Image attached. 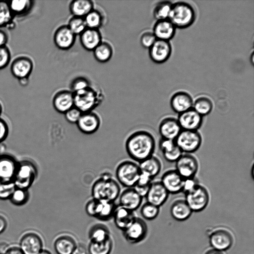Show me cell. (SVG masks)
I'll return each instance as SVG.
<instances>
[{"mask_svg":"<svg viewBox=\"0 0 254 254\" xmlns=\"http://www.w3.org/2000/svg\"><path fill=\"white\" fill-rule=\"evenodd\" d=\"M156 141L149 131L139 130L133 132L127 139L125 148L128 155L138 163L153 155Z\"/></svg>","mask_w":254,"mask_h":254,"instance_id":"obj_1","label":"cell"},{"mask_svg":"<svg viewBox=\"0 0 254 254\" xmlns=\"http://www.w3.org/2000/svg\"><path fill=\"white\" fill-rule=\"evenodd\" d=\"M120 185L109 172L103 173L93 184L91 193L92 198L115 202L121 192Z\"/></svg>","mask_w":254,"mask_h":254,"instance_id":"obj_2","label":"cell"},{"mask_svg":"<svg viewBox=\"0 0 254 254\" xmlns=\"http://www.w3.org/2000/svg\"><path fill=\"white\" fill-rule=\"evenodd\" d=\"M195 18L194 9L190 4L184 1L172 4L168 19L176 28H187L193 23Z\"/></svg>","mask_w":254,"mask_h":254,"instance_id":"obj_3","label":"cell"},{"mask_svg":"<svg viewBox=\"0 0 254 254\" xmlns=\"http://www.w3.org/2000/svg\"><path fill=\"white\" fill-rule=\"evenodd\" d=\"M73 93L74 107L82 113L93 111L103 101V95L91 86Z\"/></svg>","mask_w":254,"mask_h":254,"instance_id":"obj_4","label":"cell"},{"mask_svg":"<svg viewBox=\"0 0 254 254\" xmlns=\"http://www.w3.org/2000/svg\"><path fill=\"white\" fill-rule=\"evenodd\" d=\"M140 174L138 164L131 160L122 161L116 169L117 181L126 188H133L135 186Z\"/></svg>","mask_w":254,"mask_h":254,"instance_id":"obj_5","label":"cell"},{"mask_svg":"<svg viewBox=\"0 0 254 254\" xmlns=\"http://www.w3.org/2000/svg\"><path fill=\"white\" fill-rule=\"evenodd\" d=\"M38 174L36 166L32 162L24 160L18 162L13 179L16 188L28 189L35 180Z\"/></svg>","mask_w":254,"mask_h":254,"instance_id":"obj_6","label":"cell"},{"mask_svg":"<svg viewBox=\"0 0 254 254\" xmlns=\"http://www.w3.org/2000/svg\"><path fill=\"white\" fill-rule=\"evenodd\" d=\"M117 207L115 202L92 198L86 204L85 211L91 217L105 221L113 217Z\"/></svg>","mask_w":254,"mask_h":254,"instance_id":"obj_7","label":"cell"},{"mask_svg":"<svg viewBox=\"0 0 254 254\" xmlns=\"http://www.w3.org/2000/svg\"><path fill=\"white\" fill-rule=\"evenodd\" d=\"M202 138L198 130L182 129L175 140L183 153L192 154L200 147Z\"/></svg>","mask_w":254,"mask_h":254,"instance_id":"obj_8","label":"cell"},{"mask_svg":"<svg viewBox=\"0 0 254 254\" xmlns=\"http://www.w3.org/2000/svg\"><path fill=\"white\" fill-rule=\"evenodd\" d=\"M185 200L193 212H200L208 205L210 196L208 190L199 185L194 189L185 194Z\"/></svg>","mask_w":254,"mask_h":254,"instance_id":"obj_9","label":"cell"},{"mask_svg":"<svg viewBox=\"0 0 254 254\" xmlns=\"http://www.w3.org/2000/svg\"><path fill=\"white\" fill-rule=\"evenodd\" d=\"M175 163L176 171L184 179L195 177L199 163L196 158L191 154L183 153Z\"/></svg>","mask_w":254,"mask_h":254,"instance_id":"obj_10","label":"cell"},{"mask_svg":"<svg viewBox=\"0 0 254 254\" xmlns=\"http://www.w3.org/2000/svg\"><path fill=\"white\" fill-rule=\"evenodd\" d=\"M41 236L34 231L25 233L19 241V247L24 254H38L43 249Z\"/></svg>","mask_w":254,"mask_h":254,"instance_id":"obj_11","label":"cell"},{"mask_svg":"<svg viewBox=\"0 0 254 254\" xmlns=\"http://www.w3.org/2000/svg\"><path fill=\"white\" fill-rule=\"evenodd\" d=\"M147 231V226L144 220L136 217L132 223L123 232L124 238L128 242L136 244L145 238Z\"/></svg>","mask_w":254,"mask_h":254,"instance_id":"obj_12","label":"cell"},{"mask_svg":"<svg viewBox=\"0 0 254 254\" xmlns=\"http://www.w3.org/2000/svg\"><path fill=\"white\" fill-rule=\"evenodd\" d=\"M234 242L230 232L224 229H218L212 232L209 236L210 245L213 249L223 252L229 249Z\"/></svg>","mask_w":254,"mask_h":254,"instance_id":"obj_13","label":"cell"},{"mask_svg":"<svg viewBox=\"0 0 254 254\" xmlns=\"http://www.w3.org/2000/svg\"><path fill=\"white\" fill-rule=\"evenodd\" d=\"M32 60L27 56H19L13 60L10 65L12 75L18 80L28 78L33 69Z\"/></svg>","mask_w":254,"mask_h":254,"instance_id":"obj_14","label":"cell"},{"mask_svg":"<svg viewBox=\"0 0 254 254\" xmlns=\"http://www.w3.org/2000/svg\"><path fill=\"white\" fill-rule=\"evenodd\" d=\"M182 129L198 130L203 124V117L192 108L179 114L177 118Z\"/></svg>","mask_w":254,"mask_h":254,"instance_id":"obj_15","label":"cell"},{"mask_svg":"<svg viewBox=\"0 0 254 254\" xmlns=\"http://www.w3.org/2000/svg\"><path fill=\"white\" fill-rule=\"evenodd\" d=\"M184 179L175 169L166 171L160 181L169 194H177L183 191Z\"/></svg>","mask_w":254,"mask_h":254,"instance_id":"obj_16","label":"cell"},{"mask_svg":"<svg viewBox=\"0 0 254 254\" xmlns=\"http://www.w3.org/2000/svg\"><path fill=\"white\" fill-rule=\"evenodd\" d=\"M101 123L100 116L97 113L91 111L82 113L76 125L81 132L86 134H91L99 129Z\"/></svg>","mask_w":254,"mask_h":254,"instance_id":"obj_17","label":"cell"},{"mask_svg":"<svg viewBox=\"0 0 254 254\" xmlns=\"http://www.w3.org/2000/svg\"><path fill=\"white\" fill-rule=\"evenodd\" d=\"M172 47L169 41L156 39L149 49L151 59L158 64L166 62L170 57Z\"/></svg>","mask_w":254,"mask_h":254,"instance_id":"obj_18","label":"cell"},{"mask_svg":"<svg viewBox=\"0 0 254 254\" xmlns=\"http://www.w3.org/2000/svg\"><path fill=\"white\" fill-rule=\"evenodd\" d=\"M77 244L73 236L67 233H63L55 239L54 248L57 254H73Z\"/></svg>","mask_w":254,"mask_h":254,"instance_id":"obj_19","label":"cell"},{"mask_svg":"<svg viewBox=\"0 0 254 254\" xmlns=\"http://www.w3.org/2000/svg\"><path fill=\"white\" fill-rule=\"evenodd\" d=\"M160 181L152 182L145 196L146 202L160 207L168 199L169 195Z\"/></svg>","mask_w":254,"mask_h":254,"instance_id":"obj_20","label":"cell"},{"mask_svg":"<svg viewBox=\"0 0 254 254\" xmlns=\"http://www.w3.org/2000/svg\"><path fill=\"white\" fill-rule=\"evenodd\" d=\"M158 130L161 138L175 140L182 129L176 118L167 117L161 121Z\"/></svg>","mask_w":254,"mask_h":254,"instance_id":"obj_21","label":"cell"},{"mask_svg":"<svg viewBox=\"0 0 254 254\" xmlns=\"http://www.w3.org/2000/svg\"><path fill=\"white\" fill-rule=\"evenodd\" d=\"M76 36L66 25L58 27L54 34V42L61 50H66L71 48L74 44Z\"/></svg>","mask_w":254,"mask_h":254,"instance_id":"obj_22","label":"cell"},{"mask_svg":"<svg viewBox=\"0 0 254 254\" xmlns=\"http://www.w3.org/2000/svg\"><path fill=\"white\" fill-rule=\"evenodd\" d=\"M119 206L134 211L141 205L143 197L133 188H126L119 197Z\"/></svg>","mask_w":254,"mask_h":254,"instance_id":"obj_23","label":"cell"},{"mask_svg":"<svg viewBox=\"0 0 254 254\" xmlns=\"http://www.w3.org/2000/svg\"><path fill=\"white\" fill-rule=\"evenodd\" d=\"M52 102L57 112L64 114L74 106L73 93L71 90L59 91L54 96Z\"/></svg>","mask_w":254,"mask_h":254,"instance_id":"obj_24","label":"cell"},{"mask_svg":"<svg viewBox=\"0 0 254 254\" xmlns=\"http://www.w3.org/2000/svg\"><path fill=\"white\" fill-rule=\"evenodd\" d=\"M18 162L12 156L0 155V181H12Z\"/></svg>","mask_w":254,"mask_h":254,"instance_id":"obj_25","label":"cell"},{"mask_svg":"<svg viewBox=\"0 0 254 254\" xmlns=\"http://www.w3.org/2000/svg\"><path fill=\"white\" fill-rule=\"evenodd\" d=\"M193 100L188 93L181 91L175 93L170 100L172 110L180 114L192 108Z\"/></svg>","mask_w":254,"mask_h":254,"instance_id":"obj_26","label":"cell"},{"mask_svg":"<svg viewBox=\"0 0 254 254\" xmlns=\"http://www.w3.org/2000/svg\"><path fill=\"white\" fill-rule=\"evenodd\" d=\"M159 146L164 158L169 162H176L183 154L175 140L161 138Z\"/></svg>","mask_w":254,"mask_h":254,"instance_id":"obj_27","label":"cell"},{"mask_svg":"<svg viewBox=\"0 0 254 254\" xmlns=\"http://www.w3.org/2000/svg\"><path fill=\"white\" fill-rule=\"evenodd\" d=\"M176 28L168 19L157 20L154 26L153 33L156 39L169 41L174 37Z\"/></svg>","mask_w":254,"mask_h":254,"instance_id":"obj_28","label":"cell"},{"mask_svg":"<svg viewBox=\"0 0 254 254\" xmlns=\"http://www.w3.org/2000/svg\"><path fill=\"white\" fill-rule=\"evenodd\" d=\"M79 36L81 45L88 51H93L102 41V35L99 29L86 28Z\"/></svg>","mask_w":254,"mask_h":254,"instance_id":"obj_29","label":"cell"},{"mask_svg":"<svg viewBox=\"0 0 254 254\" xmlns=\"http://www.w3.org/2000/svg\"><path fill=\"white\" fill-rule=\"evenodd\" d=\"M113 217L116 226L123 231L132 223L136 216L134 211L119 206L116 209Z\"/></svg>","mask_w":254,"mask_h":254,"instance_id":"obj_30","label":"cell"},{"mask_svg":"<svg viewBox=\"0 0 254 254\" xmlns=\"http://www.w3.org/2000/svg\"><path fill=\"white\" fill-rule=\"evenodd\" d=\"M192 211L185 199H179L175 200L170 207V213L176 220L184 221L188 219Z\"/></svg>","mask_w":254,"mask_h":254,"instance_id":"obj_31","label":"cell"},{"mask_svg":"<svg viewBox=\"0 0 254 254\" xmlns=\"http://www.w3.org/2000/svg\"><path fill=\"white\" fill-rule=\"evenodd\" d=\"M93 9V2L90 0H74L69 5V11L73 16L84 18Z\"/></svg>","mask_w":254,"mask_h":254,"instance_id":"obj_32","label":"cell"},{"mask_svg":"<svg viewBox=\"0 0 254 254\" xmlns=\"http://www.w3.org/2000/svg\"><path fill=\"white\" fill-rule=\"evenodd\" d=\"M138 165L140 171L147 173L153 178L160 173L162 168L161 161L154 155L139 162Z\"/></svg>","mask_w":254,"mask_h":254,"instance_id":"obj_33","label":"cell"},{"mask_svg":"<svg viewBox=\"0 0 254 254\" xmlns=\"http://www.w3.org/2000/svg\"><path fill=\"white\" fill-rule=\"evenodd\" d=\"M90 242H100L111 238L109 230L106 226L96 224L92 226L88 233Z\"/></svg>","mask_w":254,"mask_h":254,"instance_id":"obj_34","label":"cell"},{"mask_svg":"<svg viewBox=\"0 0 254 254\" xmlns=\"http://www.w3.org/2000/svg\"><path fill=\"white\" fill-rule=\"evenodd\" d=\"M95 59L100 63L109 61L113 54L112 45L106 41H102L93 51Z\"/></svg>","mask_w":254,"mask_h":254,"instance_id":"obj_35","label":"cell"},{"mask_svg":"<svg viewBox=\"0 0 254 254\" xmlns=\"http://www.w3.org/2000/svg\"><path fill=\"white\" fill-rule=\"evenodd\" d=\"M7 2L13 16L26 14L33 5V1L30 0H14Z\"/></svg>","mask_w":254,"mask_h":254,"instance_id":"obj_36","label":"cell"},{"mask_svg":"<svg viewBox=\"0 0 254 254\" xmlns=\"http://www.w3.org/2000/svg\"><path fill=\"white\" fill-rule=\"evenodd\" d=\"M113 247L112 238L100 242H90L88 246L89 254H110Z\"/></svg>","mask_w":254,"mask_h":254,"instance_id":"obj_37","label":"cell"},{"mask_svg":"<svg viewBox=\"0 0 254 254\" xmlns=\"http://www.w3.org/2000/svg\"><path fill=\"white\" fill-rule=\"evenodd\" d=\"M192 108L203 117L211 112L213 109V103L209 98L201 96L197 98L193 102Z\"/></svg>","mask_w":254,"mask_h":254,"instance_id":"obj_38","label":"cell"},{"mask_svg":"<svg viewBox=\"0 0 254 254\" xmlns=\"http://www.w3.org/2000/svg\"><path fill=\"white\" fill-rule=\"evenodd\" d=\"M84 19L87 28L95 29H99L103 21L101 13L94 9L89 12Z\"/></svg>","mask_w":254,"mask_h":254,"instance_id":"obj_39","label":"cell"},{"mask_svg":"<svg viewBox=\"0 0 254 254\" xmlns=\"http://www.w3.org/2000/svg\"><path fill=\"white\" fill-rule=\"evenodd\" d=\"M172 3L169 1H162L155 5L153 15L157 20L168 19Z\"/></svg>","mask_w":254,"mask_h":254,"instance_id":"obj_40","label":"cell"},{"mask_svg":"<svg viewBox=\"0 0 254 254\" xmlns=\"http://www.w3.org/2000/svg\"><path fill=\"white\" fill-rule=\"evenodd\" d=\"M29 198V193L27 189L16 188L9 198L10 202L16 206L25 204Z\"/></svg>","mask_w":254,"mask_h":254,"instance_id":"obj_41","label":"cell"},{"mask_svg":"<svg viewBox=\"0 0 254 254\" xmlns=\"http://www.w3.org/2000/svg\"><path fill=\"white\" fill-rule=\"evenodd\" d=\"M13 17L7 1H0V28L10 24Z\"/></svg>","mask_w":254,"mask_h":254,"instance_id":"obj_42","label":"cell"},{"mask_svg":"<svg viewBox=\"0 0 254 254\" xmlns=\"http://www.w3.org/2000/svg\"><path fill=\"white\" fill-rule=\"evenodd\" d=\"M67 26L75 36L80 35L87 28L84 18L76 16H72Z\"/></svg>","mask_w":254,"mask_h":254,"instance_id":"obj_43","label":"cell"},{"mask_svg":"<svg viewBox=\"0 0 254 254\" xmlns=\"http://www.w3.org/2000/svg\"><path fill=\"white\" fill-rule=\"evenodd\" d=\"M159 213V207L146 202L140 209V214L142 217L148 220H153Z\"/></svg>","mask_w":254,"mask_h":254,"instance_id":"obj_44","label":"cell"},{"mask_svg":"<svg viewBox=\"0 0 254 254\" xmlns=\"http://www.w3.org/2000/svg\"><path fill=\"white\" fill-rule=\"evenodd\" d=\"M15 188L13 181H0V199H9Z\"/></svg>","mask_w":254,"mask_h":254,"instance_id":"obj_45","label":"cell"},{"mask_svg":"<svg viewBox=\"0 0 254 254\" xmlns=\"http://www.w3.org/2000/svg\"><path fill=\"white\" fill-rule=\"evenodd\" d=\"M90 86L89 82L84 77H78L74 79L70 84L71 91L75 93L85 89Z\"/></svg>","mask_w":254,"mask_h":254,"instance_id":"obj_46","label":"cell"},{"mask_svg":"<svg viewBox=\"0 0 254 254\" xmlns=\"http://www.w3.org/2000/svg\"><path fill=\"white\" fill-rule=\"evenodd\" d=\"M11 53L6 46L0 47V70L6 67L10 62Z\"/></svg>","mask_w":254,"mask_h":254,"instance_id":"obj_47","label":"cell"},{"mask_svg":"<svg viewBox=\"0 0 254 254\" xmlns=\"http://www.w3.org/2000/svg\"><path fill=\"white\" fill-rule=\"evenodd\" d=\"M82 114V113L78 109L74 106L64 114L66 120L68 123L76 124Z\"/></svg>","mask_w":254,"mask_h":254,"instance_id":"obj_48","label":"cell"},{"mask_svg":"<svg viewBox=\"0 0 254 254\" xmlns=\"http://www.w3.org/2000/svg\"><path fill=\"white\" fill-rule=\"evenodd\" d=\"M156 40V38L153 32H145L141 36L140 41L144 48L149 49Z\"/></svg>","mask_w":254,"mask_h":254,"instance_id":"obj_49","label":"cell"},{"mask_svg":"<svg viewBox=\"0 0 254 254\" xmlns=\"http://www.w3.org/2000/svg\"><path fill=\"white\" fill-rule=\"evenodd\" d=\"M199 185L198 180L195 177L185 179L183 184V191L184 193L190 192Z\"/></svg>","mask_w":254,"mask_h":254,"instance_id":"obj_50","label":"cell"},{"mask_svg":"<svg viewBox=\"0 0 254 254\" xmlns=\"http://www.w3.org/2000/svg\"><path fill=\"white\" fill-rule=\"evenodd\" d=\"M9 131L8 125L6 122L0 118V143L7 137Z\"/></svg>","mask_w":254,"mask_h":254,"instance_id":"obj_51","label":"cell"},{"mask_svg":"<svg viewBox=\"0 0 254 254\" xmlns=\"http://www.w3.org/2000/svg\"><path fill=\"white\" fill-rule=\"evenodd\" d=\"M8 40L7 33L4 30L0 29V47L6 46Z\"/></svg>","mask_w":254,"mask_h":254,"instance_id":"obj_52","label":"cell"},{"mask_svg":"<svg viewBox=\"0 0 254 254\" xmlns=\"http://www.w3.org/2000/svg\"><path fill=\"white\" fill-rule=\"evenodd\" d=\"M4 254H24L19 246H13L9 247Z\"/></svg>","mask_w":254,"mask_h":254,"instance_id":"obj_53","label":"cell"},{"mask_svg":"<svg viewBox=\"0 0 254 254\" xmlns=\"http://www.w3.org/2000/svg\"><path fill=\"white\" fill-rule=\"evenodd\" d=\"M7 226V221L5 217L0 214V234L3 232Z\"/></svg>","mask_w":254,"mask_h":254,"instance_id":"obj_54","label":"cell"},{"mask_svg":"<svg viewBox=\"0 0 254 254\" xmlns=\"http://www.w3.org/2000/svg\"><path fill=\"white\" fill-rule=\"evenodd\" d=\"M9 247V246L7 243L5 242H1L0 243V254H4Z\"/></svg>","mask_w":254,"mask_h":254,"instance_id":"obj_55","label":"cell"},{"mask_svg":"<svg viewBox=\"0 0 254 254\" xmlns=\"http://www.w3.org/2000/svg\"><path fill=\"white\" fill-rule=\"evenodd\" d=\"M205 254H224L223 252H221L218 250H216L214 249H211L208 250L207 252L205 253Z\"/></svg>","mask_w":254,"mask_h":254,"instance_id":"obj_56","label":"cell"},{"mask_svg":"<svg viewBox=\"0 0 254 254\" xmlns=\"http://www.w3.org/2000/svg\"><path fill=\"white\" fill-rule=\"evenodd\" d=\"M28 78H23L22 79L18 80V81H19V83L22 86H25L27 85V84L28 83Z\"/></svg>","mask_w":254,"mask_h":254,"instance_id":"obj_57","label":"cell"},{"mask_svg":"<svg viewBox=\"0 0 254 254\" xmlns=\"http://www.w3.org/2000/svg\"><path fill=\"white\" fill-rule=\"evenodd\" d=\"M38 254H52V253L49 251L43 249Z\"/></svg>","mask_w":254,"mask_h":254,"instance_id":"obj_58","label":"cell"},{"mask_svg":"<svg viewBox=\"0 0 254 254\" xmlns=\"http://www.w3.org/2000/svg\"><path fill=\"white\" fill-rule=\"evenodd\" d=\"M2 111V105L0 103V115L1 114Z\"/></svg>","mask_w":254,"mask_h":254,"instance_id":"obj_59","label":"cell"},{"mask_svg":"<svg viewBox=\"0 0 254 254\" xmlns=\"http://www.w3.org/2000/svg\"><path fill=\"white\" fill-rule=\"evenodd\" d=\"M252 60V64H253V63H254V54H253V53L252 54V60Z\"/></svg>","mask_w":254,"mask_h":254,"instance_id":"obj_60","label":"cell"},{"mask_svg":"<svg viewBox=\"0 0 254 254\" xmlns=\"http://www.w3.org/2000/svg\"></svg>","mask_w":254,"mask_h":254,"instance_id":"obj_61","label":"cell"}]
</instances>
